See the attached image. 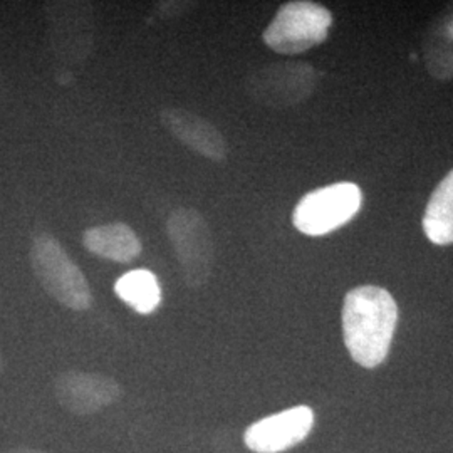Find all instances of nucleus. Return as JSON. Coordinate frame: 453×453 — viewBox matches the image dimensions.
I'll list each match as a JSON object with an SVG mask.
<instances>
[{
	"label": "nucleus",
	"mask_w": 453,
	"mask_h": 453,
	"mask_svg": "<svg viewBox=\"0 0 453 453\" xmlns=\"http://www.w3.org/2000/svg\"><path fill=\"white\" fill-rule=\"evenodd\" d=\"M398 323V306L387 289L359 286L342 304V336L351 357L363 368H376L387 357Z\"/></svg>",
	"instance_id": "nucleus-1"
},
{
	"label": "nucleus",
	"mask_w": 453,
	"mask_h": 453,
	"mask_svg": "<svg viewBox=\"0 0 453 453\" xmlns=\"http://www.w3.org/2000/svg\"><path fill=\"white\" fill-rule=\"evenodd\" d=\"M31 265L39 284L59 304L73 311L91 308L93 294L88 279L52 235L41 234L34 239Z\"/></svg>",
	"instance_id": "nucleus-2"
},
{
	"label": "nucleus",
	"mask_w": 453,
	"mask_h": 453,
	"mask_svg": "<svg viewBox=\"0 0 453 453\" xmlns=\"http://www.w3.org/2000/svg\"><path fill=\"white\" fill-rule=\"evenodd\" d=\"M333 14L316 2H289L275 14L264 33V42L279 54H301L326 41Z\"/></svg>",
	"instance_id": "nucleus-3"
},
{
	"label": "nucleus",
	"mask_w": 453,
	"mask_h": 453,
	"mask_svg": "<svg viewBox=\"0 0 453 453\" xmlns=\"http://www.w3.org/2000/svg\"><path fill=\"white\" fill-rule=\"evenodd\" d=\"M363 205L357 183L340 181L304 195L292 213L294 226L309 237H319L346 226Z\"/></svg>",
	"instance_id": "nucleus-4"
},
{
	"label": "nucleus",
	"mask_w": 453,
	"mask_h": 453,
	"mask_svg": "<svg viewBox=\"0 0 453 453\" xmlns=\"http://www.w3.org/2000/svg\"><path fill=\"white\" fill-rule=\"evenodd\" d=\"M166 232L187 286L200 289L211 280L215 259L211 226L207 220L195 209H179L170 215Z\"/></svg>",
	"instance_id": "nucleus-5"
},
{
	"label": "nucleus",
	"mask_w": 453,
	"mask_h": 453,
	"mask_svg": "<svg viewBox=\"0 0 453 453\" xmlns=\"http://www.w3.org/2000/svg\"><path fill=\"white\" fill-rule=\"evenodd\" d=\"M312 425V410L309 406H294L252 423L243 434V441L252 452L280 453L308 437Z\"/></svg>",
	"instance_id": "nucleus-6"
},
{
	"label": "nucleus",
	"mask_w": 453,
	"mask_h": 453,
	"mask_svg": "<svg viewBox=\"0 0 453 453\" xmlns=\"http://www.w3.org/2000/svg\"><path fill=\"white\" fill-rule=\"evenodd\" d=\"M61 406L74 415H93L118 402L121 388L113 378L96 372H65L54 383Z\"/></svg>",
	"instance_id": "nucleus-7"
},
{
	"label": "nucleus",
	"mask_w": 453,
	"mask_h": 453,
	"mask_svg": "<svg viewBox=\"0 0 453 453\" xmlns=\"http://www.w3.org/2000/svg\"><path fill=\"white\" fill-rule=\"evenodd\" d=\"M314 80V69L309 65H269L250 80V93L260 103L288 106L308 97Z\"/></svg>",
	"instance_id": "nucleus-8"
},
{
	"label": "nucleus",
	"mask_w": 453,
	"mask_h": 453,
	"mask_svg": "<svg viewBox=\"0 0 453 453\" xmlns=\"http://www.w3.org/2000/svg\"><path fill=\"white\" fill-rule=\"evenodd\" d=\"M160 119L163 127L170 131L180 143L188 146L195 153L209 158L211 162L226 160V138L205 118L181 108H168L160 113Z\"/></svg>",
	"instance_id": "nucleus-9"
},
{
	"label": "nucleus",
	"mask_w": 453,
	"mask_h": 453,
	"mask_svg": "<svg viewBox=\"0 0 453 453\" xmlns=\"http://www.w3.org/2000/svg\"><path fill=\"white\" fill-rule=\"evenodd\" d=\"M82 243L97 257L119 264H128L142 254L138 235L125 224L93 226L84 232Z\"/></svg>",
	"instance_id": "nucleus-10"
},
{
	"label": "nucleus",
	"mask_w": 453,
	"mask_h": 453,
	"mask_svg": "<svg viewBox=\"0 0 453 453\" xmlns=\"http://www.w3.org/2000/svg\"><path fill=\"white\" fill-rule=\"evenodd\" d=\"M423 230L430 242L453 243V170L438 183L430 196L423 215Z\"/></svg>",
	"instance_id": "nucleus-11"
},
{
	"label": "nucleus",
	"mask_w": 453,
	"mask_h": 453,
	"mask_svg": "<svg viewBox=\"0 0 453 453\" xmlns=\"http://www.w3.org/2000/svg\"><path fill=\"white\" fill-rule=\"evenodd\" d=\"M114 292L138 314H151L162 301V291L157 277L145 269L121 275L114 284Z\"/></svg>",
	"instance_id": "nucleus-12"
},
{
	"label": "nucleus",
	"mask_w": 453,
	"mask_h": 453,
	"mask_svg": "<svg viewBox=\"0 0 453 453\" xmlns=\"http://www.w3.org/2000/svg\"><path fill=\"white\" fill-rule=\"evenodd\" d=\"M7 453H46L42 450H34V449H16V450H11Z\"/></svg>",
	"instance_id": "nucleus-13"
},
{
	"label": "nucleus",
	"mask_w": 453,
	"mask_h": 453,
	"mask_svg": "<svg viewBox=\"0 0 453 453\" xmlns=\"http://www.w3.org/2000/svg\"><path fill=\"white\" fill-rule=\"evenodd\" d=\"M2 370H4V359L0 357V372H2Z\"/></svg>",
	"instance_id": "nucleus-14"
}]
</instances>
